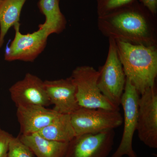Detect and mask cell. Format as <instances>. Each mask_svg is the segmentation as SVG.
<instances>
[{
    "label": "cell",
    "mask_w": 157,
    "mask_h": 157,
    "mask_svg": "<svg viewBox=\"0 0 157 157\" xmlns=\"http://www.w3.org/2000/svg\"><path fill=\"white\" fill-rule=\"evenodd\" d=\"M98 27L108 39L157 46V16L138 0L110 14L98 17Z\"/></svg>",
    "instance_id": "6da1fadb"
},
{
    "label": "cell",
    "mask_w": 157,
    "mask_h": 157,
    "mask_svg": "<svg viewBox=\"0 0 157 157\" xmlns=\"http://www.w3.org/2000/svg\"><path fill=\"white\" fill-rule=\"evenodd\" d=\"M116 42L126 77L139 94L155 86L157 46L136 45L120 41Z\"/></svg>",
    "instance_id": "7a4b0ae2"
},
{
    "label": "cell",
    "mask_w": 157,
    "mask_h": 157,
    "mask_svg": "<svg viewBox=\"0 0 157 157\" xmlns=\"http://www.w3.org/2000/svg\"><path fill=\"white\" fill-rule=\"evenodd\" d=\"M108 54L104 65L98 70V85L110 103L119 107L126 77L118 53L116 42L109 39Z\"/></svg>",
    "instance_id": "3957f363"
},
{
    "label": "cell",
    "mask_w": 157,
    "mask_h": 157,
    "mask_svg": "<svg viewBox=\"0 0 157 157\" xmlns=\"http://www.w3.org/2000/svg\"><path fill=\"white\" fill-rule=\"evenodd\" d=\"M99 73L94 67H76L71 76L76 86V100L79 107L108 110H119L104 97L98 85Z\"/></svg>",
    "instance_id": "277c9868"
},
{
    "label": "cell",
    "mask_w": 157,
    "mask_h": 157,
    "mask_svg": "<svg viewBox=\"0 0 157 157\" xmlns=\"http://www.w3.org/2000/svg\"><path fill=\"white\" fill-rule=\"evenodd\" d=\"M70 117L76 136L114 130L123 123L119 110L79 107Z\"/></svg>",
    "instance_id": "5b68a950"
},
{
    "label": "cell",
    "mask_w": 157,
    "mask_h": 157,
    "mask_svg": "<svg viewBox=\"0 0 157 157\" xmlns=\"http://www.w3.org/2000/svg\"><path fill=\"white\" fill-rule=\"evenodd\" d=\"M139 97L137 90L126 78L121 102L124 111L123 132L119 145L111 157H137L132 143L134 134L137 131Z\"/></svg>",
    "instance_id": "8992f818"
},
{
    "label": "cell",
    "mask_w": 157,
    "mask_h": 157,
    "mask_svg": "<svg viewBox=\"0 0 157 157\" xmlns=\"http://www.w3.org/2000/svg\"><path fill=\"white\" fill-rule=\"evenodd\" d=\"M13 27L15 36L11 45L6 48L5 60L9 62H34L44 51L50 35L45 29L41 28L32 33H21L19 22Z\"/></svg>",
    "instance_id": "52a82bcc"
},
{
    "label": "cell",
    "mask_w": 157,
    "mask_h": 157,
    "mask_svg": "<svg viewBox=\"0 0 157 157\" xmlns=\"http://www.w3.org/2000/svg\"><path fill=\"white\" fill-rule=\"evenodd\" d=\"M138 102L137 132L147 146L157 148V90L156 85L141 94Z\"/></svg>",
    "instance_id": "ba28073f"
},
{
    "label": "cell",
    "mask_w": 157,
    "mask_h": 157,
    "mask_svg": "<svg viewBox=\"0 0 157 157\" xmlns=\"http://www.w3.org/2000/svg\"><path fill=\"white\" fill-rule=\"evenodd\" d=\"M114 137V130L75 136L69 142L64 157H108Z\"/></svg>",
    "instance_id": "9c48e42d"
},
{
    "label": "cell",
    "mask_w": 157,
    "mask_h": 157,
    "mask_svg": "<svg viewBox=\"0 0 157 157\" xmlns=\"http://www.w3.org/2000/svg\"><path fill=\"white\" fill-rule=\"evenodd\" d=\"M9 91L17 107L29 105L47 107L51 105L44 81L30 73H27L22 79L14 83Z\"/></svg>",
    "instance_id": "30bf717a"
},
{
    "label": "cell",
    "mask_w": 157,
    "mask_h": 157,
    "mask_svg": "<svg viewBox=\"0 0 157 157\" xmlns=\"http://www.w3.org/2000/svg\"><path fill=\"white\" fill-rule=\"evenodd\" d=\"M44 87L54 110L61 114H71L78 109L76 89L71 76L44 81Z\"/></svg>",
    "instance_id": "8fae6325"
},
{
    "label": "cell",
    "mask_w": 157,
    "mask_h": 157,
    "mask_svg": "<svg viewBox=\"0 0 157 157\" xmlns=\"http://www.w3.org/2000/svg\"><path fill=\"white\" fill-rule=\"evenodd\" d=\"M16 115L20 127V135L37 133L58 116V113L39 105L17 107Z\"/></svg>",
    "instance_id": "7c38bea8"
},
{
    "label": "cell",
    "mask_w": 157,
    "mask_h": 157,
    "mask_svg": "<svg viewBox=\"0 0 157 157\" xmlns=\"http://www.w3.org/2000/svg\"><path fill=\"white\" fill-rule=\"evenodd\" d=\"M18 136L37 157H64L69 144L48 140L38 133Z\"/></svg>",
    "instance_id": "4fadbf2b"
},
{
    "label": "cell",
    "mask_w": 157,
    "mask_h": 157,
    "mask_svg": "<svg viewBox=\"0 0 157 157\" xmlns=\"http://www.w3.org/2000/svg\"><path fill=\"white\" fill-rule=\"evenodd\" d=\"M59 0H39L38 6L39 11L45 16L44 23L39 28L45 29L49 35L59 34L66 27L67 21L59 6Z\"/></svg>",
    "instance_id": "5bb4252c"
},
{
    "label": "cell",
    "mask_w": 157,
    "mask_h": 157,
    "mask_svg": "<svg viewBox=\"0 0 157 157\" xmlns=\"http://www.w3.org/2000/svg\"><path fill=\"white\" fill-rule=\"evenodd\" d=\"M37 133L48 140L68 143L76 136L70 114H59L47 126Z\"/></svg>",
    "instance_id": "9a60e30c"
},
{
    "label": "cell",
    "mask_w": 157,
    "mask_h": 157,
    "mask_svg": "<svg viewBox=\"0 0 157 157\" xmlns=\"http://www.w3.org/2000/svg\"><path fill=\"white\" fill-rule=\"evenodd\" d=\"M27 0H2L0 2V48L11 27L19 22L21 13Z\"/></svg>",
    "instance_id": "2e32d148"
},
{
    "label": "cell",
    "mask_w": 157,
    "mask_h": 157,
    "mask_svg": "<svg viewBox=\"0 0 157 157\" xmlns=\"http://www.w3.org/2000/svg\"><path fill=\"white\" fill-rule=\"evenodd\" d=\"M137 0H96L98 17L104 16L129 6Z\"/></svg>",
    "instance_id": "e0dca14e"
},
{
    "label": "cell",
    "mask_w": 157,
    "mask_h": 157,
    "mask_svg": "<svg viewBox=\"0 0 157 157\" xmlns=\"http://www.w3.org/2000/svg\"><path fill=\"white\" fill-rule=\"evenodd\" d=\"M29 148L19 139L18 136L11 138L7 157H33Z\"/></svg>",
    "instance_id": "ac0fdd59"
},
{
    "label": "cell",
    "mask_w": 157,
    "mask_h": 157,
    "mask_svg": "<svg viewBox=\"0 0 157 157\" xmlns=\"http://www.w3.org/2000/svg\"><path fill=\"white\" fill-rule=\"evenodd\" d=\"M13 137L0 127V157H7L9 144Z\"/></svg>",
    "instance_id": "d6986e66"
},
{
    "label": "cell",
    "mask_w": 157,
    "mask_h": 157,
    "mask_svg": "<svg viewBox=\"0 0 157 157\" xmlns=\"http://www.w3.org/2000/svg\"><path fill=\"white\" fill-rule=\"evenodd\" d=\"M144 7L155 15L157 14V0H138Z\"/></svg>",
    "instance_id": "ffe728a7"
},
{
    "label": "cell",
    "mask_w": 157,
    "mask_h": 157,
    "mask_svg": "<svg viewBox=\"0 0 157 157\" xmlns=\"http://www.w3.org/2000/svg\"><path fill=\"white\" fill-rule=\"evenodd\" d=\"M2 0H0V2H2Z\"/></svg>",
    "instance_id": "44dd1931"
},
{
    "label": "cell",
    "mask_w": 157,
    "mask_h": 157,
    "mask_svg": "<svg viewBox=\"0 0 157 157\" xmlns=\"http://www.w3.org/2000/svg\"><path fill=\"white\" fill-rule=\"evenodd\" d=\"M153 157H155V156ZM156 157H157V156H156Z\"/></svg>",
    "instance_id": "7402d4cb"
},
{
    "label": "cell",
    "mask_w": 157,
    "mask_h": 157,
    "mask_svg": "<svg viewBox=\"0 0 157 157\" xmlns=\"http://www.w3.org/2000/svg\"><path fill=\"white\" fill-rule=\"evenodd\" d=\"M59 1H60V0H59Z\"/></svg>",
    "instance_id": "603a6c76"
}]
</instances>
